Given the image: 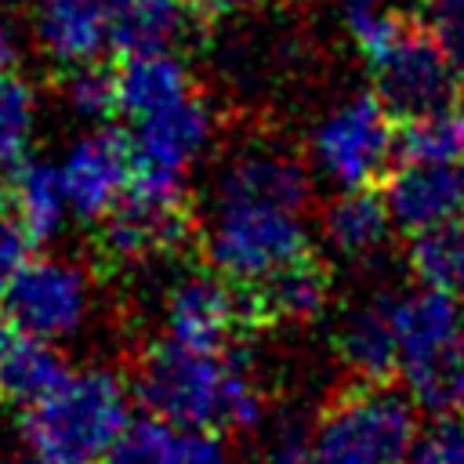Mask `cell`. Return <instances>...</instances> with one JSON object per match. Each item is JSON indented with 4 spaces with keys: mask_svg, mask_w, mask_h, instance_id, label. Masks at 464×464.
Here are the masks:
<instances>
[{
    "mask_svg": "<svg viewBox=\"0 0 464 464\" xmlns=\"http://www.w3.org/2000/svg\"><path fill=\"white\" fill-rule=\"evenodd\" d=\"M0 304L14 334H29L58 344L65 337H76L87 326L94 290L83 265L44 254L22 265V272L11 279Z\"/></svg>",
    "mask_w": 464,
    "mask_h": 464,
    "instance_id": "ba28073f",
    "label": "cell"
},
{
    "mask_svg": "<svg viewBox=\"0 0 464 464\" xmlns=\"http://www.w3.org/2000/svg\"><path fill=\"white\" fill-rule=\"evenodd\" d=\"M18 40H14V33L7 29V22L0 18V76L4 72H14V65H18Z\"/></svg>",
    "mask_w": 464,
    "mask_h": 464,
    "instance_id": "1f68e13d",
    "label": "cell"
},
{
    "mask_svg": "<svg viewBox=\"0 0 464 464\" xmlns=\"http://www.w3.org/2000/svg\"><path fill=\"white\" fill-rule=\"evenodd\" d=\"M4 199L11 218L33 236V239H54L65 225L69 210V196L58 174V163L47 160H22L18 167L7 170V185H4Z\"/></svg>",
    "mask_w": 464,
    "mask_h": 464,
    "instance_id": "d6986e66",
    "label": "cell"
},
{
    "mask_svg": "<svg viewBox=\"0 0 464 464\" xmlns=\"http://www.w3.org/2000/svg\"><path fill=\"white\" fill-rule=\"evenodd\" d=\"M192 7V14H203V18H225V14H239V11H250L265 0H185Z\"/></svg>",
    "mask_w": 464,
    "mask_h": 464,
    "instance_id": "4dcf8cb0",
    "label": "cell"
},
{
    "mask_svg": "<svg viewBox=\"0 0 464 464\" xmlns=\"http://www.w3.org/2000/svg\"><path fill=\"white\" fill-rule=\"evenodd\" d=\"M178 464H228V460H225L221 435H210V431H185V435H181Z\"/></svg>",
    "mask_w": 464,
    "mask_h": 464,
    "instance_id": "f546056e",
    "label": "cell"
},
{
    "mask_svg": "<svg viewBox=\"0 0 464 464\" xmlns=\"http://www.w3.org/2000/svg\"><path fill=\"white\" fill-rule=\"evenodd\" d=\"M65 373H69V366L54 341L11 334L0 352V402L25 410V406L40 402L51 388H58V381Z\"/></svg>",
    "mask_w": 464,
    "mask_h": 464,
    "instance_id": "ffe728a7",
    "label": "cell"
},
{
    "mask_svg": "<svg viewBox=\"0 0 464 464\" xmlns=\"http://www.w3.org/2000/svg\"><path fill=\"white\" fill-rule=\"evenodd\" d=\"M348 33L366 62L370 91L395 123L464 102L460 76L428 18L410 11H348Z\"/></svg>",
    "mask_w": 464,
    "mask_h": 464,
    "instance_id": "7a4b0ae2",
    "label": "cell"
},
{
    "mask_svg": "<svg viewBox=\"0 0 464 464\" xmlns=\"http://www.w3.org/2000/svg\"><path fill=\"white\" fill-rule=\"evenodd\" d=\"M116 80V112L130 123L145 112H156L170 105L174 98L196 91L188 65L174 51H138L123 54L120 69H112Z\"/></svg>",
    "mask_w": 464,
    "mask_h": 464,
    "instance_id": "e0dca14e",
    "label": "cell"
},
{
    "mask_svg": "<svg viewBox=\"0 0 464 464\" xmlns=\"http://www.w3.org/2000/svg\"><path fill=\"white\" fill-rule=\"evenodd\" d=\"M14 330L7 326V319H0V352H4V344H7V337H11Z\"/></svg>",
    "mask_w": 464,
    "mask_h": 464,
    "instance_id": "e575fe53",
    "label": "cell"
},
{
    "mask_svg": "<svg viewBox=\"0 0 464 464\" xmlns=\"http://www.w3.org/2000/svg\"><path fill=\"white\" fill-rule=\"evenodd\" d=\"M261 464H265V460H261Z\"/></svg>",
    "mask_w": 464,
    "mask_h": 464,
    "instance_id": "d590c367",
    "label": "cell"
},
{
    "mask_svg": "<svg viewBox=\"0 0 464 464\" xmlns=\"http://www.w3.org/2000/svg\"><path fill=\"white\" fill-rule=\"evenodd\" d=\"M58 174L69 196V210L83 221H102L134 181V156L127 134L109 127L80 134L58 160Z\"/></svg>",
    "mask_w": 464,
    "mask_h": 464,
    "instance_id": "7c38bea8",
    "label": "cell"
},
{
    "mask_svg": "<svg viewBox=\"0 0 464 464\" xmlns=\"http://www.w3.org/2000/svg\"><path fill=\"white\" fill-rule=\"evenodd\" d=\"M417 402L395 381H352L312 428L315 464H406L417 442Z\"/></svg>",
    "mask_w": 464,
    "mask_h": 464,
    "instance_id": "5b68a950",
    "label": "cell"
},
{
    "mask_svg": "<svg viewBox=\"0 0 464 464\" xmlns=\"http://www.w3.org/2000/svg\"><path fill=\"white\" fill-rule=\"evenodd\" d=\"M392 225L402 236L464 218V163H399L381 181Z\"/></svg>",
    "mask_w": 464,
    "mask_h": 464,
    "instance_id": "4fadbf2b",
    "label": "cell"
},
{
    "mask_svg": "<svg viewBox=\"0 0 464 464\" xmlns=\"http://www.w3.org/2000/svg\"><path fill=\"white\" fill-rule=\"evenodd\" d=\"M192 236V210L181 185L134 178L127 196L102 218V254L120 265H141L178 254Z\"/></svg>",
    "mask_w": 464,
    "mask_h": 464,
    "instance_id": "9c48e42d",
    "label": "cell"
},
{
    "mask_svg": "<svg viewBox=\"0 0 464 464\" xmlns=\"http://www.w3.org/2000/svg\"><path fill=\"white\" fill-rule=\"evenodd\" d=\"M130 392L109 366L69 370L58 388L22 413V439L51 464H102L123 424Z\"/></svg>",
    "mask_w": 464,
    "mask_h": 464,
    "instance_id": "3957f363",
    "label": "cell"
},
{
    "mask_svg": "<svg viewBox=\"0 0 464 464\" xmlns=\"http://www.w3.org/2000/svg\"><path fill=\"white\" fill-rule=\"evenodd\" d=\"M29 246H33V236L11 214H0V297L29 261Z\"/></svg>",
    "mask_w": 464,
    "mask_h": 464,
    "instance_id": "83f0119b",
    "label": "cell"
},
{
    "mask_svg": "<svg viewBox=\"0 0 464 464\" xmlns=\"http://www.w3.org/2000/svg\"><path fill=\"white\" fill-rule=\"evenodd\" d=\"M127 145L134 156V178L156 185H185V174L214 145V109L199 91L174 98L170 105L127 123Z\"/></svg>",
    "mask_w": 464,
    "mask_h": 464,
    "instance_id": "30bf717a",
    "label": "cell"
},
{
    "mask_svg": "<svg viewBox=\"0 0 464 464\" xmlns=\"http://www.w3.org/2000/svg\"><path fill=\"white\" fill-rule=\"evenodd\" d=\"M33 33L58 69L94 62L109 44V0H36Z\"/></svg>",
    "mask_w": 464,
    "mask_h": 464,
    "instance_id": "2e32d148",
    "label": "cell"
},
{
    "mask_svg": "<svg viewBox=\"0 0 464 464\" xmlns=\"http://www.w3.org/2000/svg\"><path fill=\"white\" fill-rule=\"evenodd\" d=\"M344 14L348 11H373V7H384V0H341Z\"/></svg>",
    "mask_w": 464,
    "mask_h": 464,
    "instance_id": "d6a6232c",
    "label": "cell"
},
{
    "mask_svg": "<svg viewBox=\"0 0 464 464\" xmlns=\"http://www.w3.org/2000/svg\"><path fill=\"white\" fill-rule=\"evenodd\" d=\"M265 464H315V457H312V431H304L297 424H283L272 435V442H268Z\"/></svg>",
    "mask_w": 464,
    "mask_h": 464,
    "instance_id": "f1b7e54d",
    "label": "cell"
},
{
    "mask_svg": "<svg viewBox=\"0 0 464 464\" xmlns=\"http://www.w3.org/2000/svg\"><path fill=\"white\" fill-rule=\"evenodd\" d=\"M40 102L29 80L4 72L0 76V170L18 167L29 156V145L36 138Z\"/></svg>",
    "mask_w": 464,
    "mask_h": 464,
    "instance_id": "603a6c76",
    "label": "cell"
},
{
    "mask_svg": "<svg viewBox=\"0 0 464 464\" xmlns=\"http://www.w3.org/2000/svg\"><path fill=\"white\" fill-rule=\"evenodd\" d=\"M62 98L80 120H105L116 112V80L112 69L94 62H80L62 69Z\"/></svg>",
    "mask_w": 464,
    "mask_h": 464,
    "instance_id": "d4e9b609",
    "label": "cell"
},
{
    "mask_svg": "<svg viewBox=\"0 0 464 464\" xmlns=\"http://www.w3.org/2000/svg\"><path fill=\"white\" fill-rule=\"evenodd\" d=\"M199 246L207 268L236 286H254L315 250L304 228V210L272 199L214 192L207 221L199 228Z\"/></svg>",
    "mask_w": 464,
    "mask_h": 464,
    "instance_id": "277c9868",
    "label": "cell"
},
{
    "mask_svg": "<svg viewBox=\"0 0 464 464\" xmlns=\"http://www.w3.org/2000/svg\"><path fill=\"white\" fill-rule=\"evenodd\" d=\"M395 163H464V102L395 123Z\"/></svg>",
    "mask_w": 464,
    "mask_h": 464,
    "instance_id": "7402d4cb",
    "label": "cell"
},
{
    "mask_svg": "<svg viewBox=\"0 0 464 464\" xmlns=\"http://www.w3.org/2000/svg\"><path fill=\"white\" fill-rule=\"evenodd\" d=\"M334 348L355 381H395L399 370V297L370 294L344 308Z\"/></svg>",
    "mask_w": 464,
    "mask_h": 464,
    "instance_id": "5bb4252c",
    "label": "cell"
},
{
    "mask_svg": "<svg viewBox=\"0 0 464 464\" xmlns=\"http://www.w3.org/2000/svg\"><path fill=\"white\" fill-rule=\"evenodd\" d=\"M406 261L420 286L464 304V218L410 236Z\"/></svg>",
    "mask_w": 464,
    "mask_h": 464,
    "instance_id": "44dd1931",
    "label": "cell"
},
{
    "mask_svg": "<svg viewBox=\"0 0 464 464\" xmlns=\"http://www.w3.org/2000/svg\"><path fill=\"white\" fill-rule=\"evenodd\" d=\"M406 464H464V413L431 417L410 450Z\"/></svg>",
    "mask_w": 464,
    "mask_h": 464,
    "instance_id": "484cf974",
    "label": "cell"
},
{
    "mask_svg": "<svg viewBox=\"0 0 464 464\" xmlns=\"http://www.w3.org/2000/svg\"><path fill=\"white\" fill-rule=\"evenodd\" d=\"M392 214L381 188H344L323 207V236L326 243L352 261H366L381 254L392 239Z\"/></svg>",
    "mask_w": 464,
    "mask_h": 464,
    "instance_id": "ac0fdd59",
    "label": "cell"
},
{
    "mask_svg": "<svg viewBox=\"0 0 464 464\" xmlns=\"http://www.w3.org/2000/svg\"><path fill=\"white\" fill-rule=\"evenodd\" d=\"M330 265L312 250L308 257L272 272L268 279L254 286H239L250 326H272V323H304L315 319L330 301Z\"/></svg>",
    "mask_w": 464,
    "mask_h": 464,
    "instance_id": "9a60e30c",
    "label": "cell"
},
{
    "mask_svg": "<svg viewBox=\"0 0 464 464\" xmlns=\"http://www.w3.org/2000/svg\"><path fill=\"white\" fill-rule=\"evenodd\" d=\"M130 392L152 417L185 431L236 435L265 417V395L232 348L210 352L160 337L138 355Z\"/></svg>",
    "mask_w": 464,
    "mask_h": 464,
    "instance_id": "6da1fadb",
    "label": "cell"
},
{
    "mask_svg": "<svg viewBox=\"0 0 464 464\" xmlns=\"http://www.w3.org/2000/svg\"><path fill=\"white\" fill-rule=\"evenodd\" d=\"M406 395L428 417L464 413V304L439 290L399 297V370Z\"/></svg>",
    "mask_w": 464,
    "mask_h": 464,
    "instance_id": "8992f818",
    "label": "cell"
},
{
    "mask_svg": "<svg viewBox=\"0 0 464 464\" xmlns=\"http://www.w3.org/2000/svg\"><path fill=\"white\" fill-rule=\"evenodd\" d=\"M185 428H174L160 417H138L127 420L102 464H178Z\"/></svg>",
    "mask_w": 464,
    "mask_h": 464,
    "instance_id": "cb8c5ba5",
    "label": "cell"
},
{
    "mask_svg": "<svg viewBox=\"0 0 464 464\" xmlns=\"http://www.w3.org/2000/svg\"><path fill=\"white\" fill-rule=\"evenodd\" d=\"M250 330L254 326L239 286L214 268L185 272L163 294V337L170 341L221 352Z\"/></svg>",
    "mask_w": 464,
    "mask_h": 464,
    "instance_id": "8fae6325",
    "label": "cell"
},
{
    "mask_svg": "<svg viewBox=\"0 0 464 464\" xmlns=\"http://www.w3.org/2000/svg\"><path fill=\"white\" fill-rule=\"evenodd\" d=\"M312 160L341 188H381L395 167V120L373 91L352 94L315 123Z\"/></svg>",
    "mask_w": 464,
    "mask_h": 464,
    "instance_id": "52a82bcc",
    "label": "cell"
},
{
    "mask_svg": "<svg viewBox=\"0 0 464 464\" xmlns=\"http://www.w3.org/2000/svg\"><path fill=\"white\" fill-rule=\"evenodd\" d=\"M0 464H51V460H44L40 453H33V450H29L25 457H7V460H0Z\"/></svg>",
    "mask_w": 464,
    "mask_h": 464,
    "instance_id": "836d02e7",
    "label": "cell"
},
{
    "mask_svg": "<svg viewBox=\"0 0 464 464\" xmlns=\"http://www.w3.org/2000/svg\"><path fill=\"white\" fill-rule=\"evenodd\" d=\"M424 7H428V25L435 29L464 87V0H424Z\"/></svg>",
    "mask_w": 464,
    "mask_h": 464,
    "instance_id": "4316f807",
    "label": "cell"
}]
</instances>
